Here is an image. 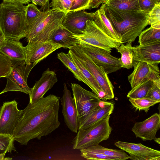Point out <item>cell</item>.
Wrapping results in <instances>:
<instances>
[{
    "label": "cell",
    "mask_w": 160,
    "mask_h": 160,
    "mask_svg": "<svg viewBox=\"0 0 160 160\" xmlns=\"http://www.w3.org/2000/svg\"><path fill=\"white\" fill-rule=\"evenodd\" d=\"M114 145L128 153L129 159L136 160H160V151L147 147L141 143H136L118 141Z\"/></svg>",
    "instance_id": "5bb4252c"
},
{
    "label": "cell",
    "mask_w": 160,
    "mask_h": 160,
    "mask_svg": "<svg viewBox=\"0 0 160 160\" xmlns=\"http://www.w3.org/2000/svg\"><path fill=\"white\" fill-rule=\"evenodd\" d=\"M57 57L68 70L72 73L76 79L88 86L87 80L75 64L69 52L67 53L63 52L58 53Z\"/></svg>",
    "instance_id": "cb8c5ba5"
},
{
    "label": "cell",
    "mask_w": 160,
    "mask_h": 160,
    "mask_svg": "<svg viewBox=\"0 0 160 160\" xmlns=\"http://www.w3.org/2000/svg\"><path fill=\"white\" fill-rule=\"evenodd\" d=\"M71 88L80 125L99 106L102 100L77 83H72Z\"/></svg>",
    "instance_id": "ba28073f"
},
{
    "label": "cell",
    "mask_w": 160,
    "mask_h": 160,
    "mask_svg": "<svg viewBox=\"0 0 160 160\" xmlns=\"http://www.w3.org/2000/svg\"><path fill=\"white\" fill-rule=\"evenodd\" d=\"M141 10L148 13L155 5L160 3V0H138Z\"/></svg>",
    "instance_id": "f35d334b"
},
{
    "label": "cell",
    "mask_w": 160,
    "mask_h": 160,
    "mask_svg": "<svg viewBox=\"0 0 160 160\" xmlns=\"http://www.w3.org/2000/svg\"><path fill=\"white\" fill-rule=\"evenodd\" d=\"M68 52L75 64L87 80L88 86L101 100L104 101L105 94L94 77L77 57L69 49Z\"/></svg>",
    "instance_id": "603a6c76"
},
{
    "label": "cell",
    "mask_w": 160,
    "mask_h": 160,
    "mask_svg": "<svg viewBox=\"0 0 160 160\" xmlns=\"http://www.w3.org/2000/svg\"><path fill=\"white\" fill-rule=\"evenodd\" d=\"M13 66L9 74L6 77L7 82L4 89L0 95L10 91H18L29 94L31 88L27 83L28 75L35 66L28 64L25 61H13Z\"/></svg>",
    "instance_id": "9c48e42d"
},
{
    "label": "cell",
    "mask_w": 160,
    "mask_h": 160,
    "mask_svg": "<svg viewBox=\"0 0 160 160\" xmlns=\"http://www.w3.org/2000/svg\"><path fill=\"white\" fill-rule=\"evenodd\" d=\"M25 47L26 58L25 62L35 66L44 59L55 50L62 48V45L52 40L45 42L30 41Z\"/></svg>",
    "instance_id": "4fadbf2b"
},
{
    "label": "cell",
    "mask_w": 160,
    "mask_h": 160,
    "mask_svg": "<svg viewBox=\"0 0 160 160\" xmlns=\"http://www.w3.org/2000/svg\"><path fill=\"white\" fill-rule=\"evenodd\" d=\"M69 49L77 57L97 81L105 94L104 101L113 99L114 88L103 68L96 65L83 51L79 44H76Z\"/></svg>",
    "instance_id": "52a82bcc"
},
{
    "label": "cell",
    "mask_w": 160,
    "mask_h": 160,
    "mask_svg": "<svg viewBox=\"0 0 160 160\" xmlns=\"http://www.w3.org/2000/svg\"><path fill=\"white\" fill-rule=\"evenodd\" d=\"M110 115L84 129H79L71 143L73 149L80 150L99 144L110 137L112 128L109 123Z\"/></svg>",
    "instance_id": "5b68a950"
},
{
    "label": "cell",
    "mask_w": 160,
    "mask_h": 160,
    "mask_svg": "<svg viewBox=\"0 0 160 160\" xmlns=\"http://www.w3.org/2000/svg\"><path fill=\"white\" fill-rule=\"evenodd\" d=\"M90 0H74L70 11L89 10Z\"/></svg>",
    "instance_id": "ab89813d"
},
{
    "label": "cell",
    "mask_w": 160,
    "mask_h": 160,
    "mask_svg": "<svg viewBox=\"0 0 160 160\" xmlns=\"http://www.w3.org/2000/svg\"><path fill=\"white\" fill-rule=\"evenodd\" d=\"M81 156L87 160H119L115 157H109L103 154L88 151L85 149L80 150Z\"/></svg>",
    "instance_id": "8d00e7d4"
},
{
    "label": "cell",
    "mask_w": 160,
    "mask_h": 160,
    "mask_svg": "<svg viewBox=\"0 0 160 160\" xmlns=\"http://www.w3.org/2000/svg\"><path fill=\"white\" fill-rule=\"evenodd\" d=\"M3 1L20 3L24 4L29 3L31 1V0H3Z\"/></svg>",
    "instance_id": "7bdbcfd3"
},
{
    "label": "cell",
    "mask_w": 160,
    "mask_h": 160,
    "mask_svg": "<svg viewBox=\"0 0 160 160\" xmlns=\"http://www.w3.org/2000/svg\"><path fill=\"white\" fill-rule=\"evenodd\" d=\"M5 154H0V160H5Z\"/></svg>",
    "instance_id": "bcb514c9"
},
{
    "label": "cell",
    "mask_w": 160,
    "mask_h": 160,
    "mask_svg": "<svg viewBox=\"0 0 160 160\" xmlns=\"http://www.w3.org/2000/svg\"><path fill=\"white\" fill-rule=\"evenodd\" d=\"M148 20L151 27L160 29V3L156 4L148 13Z\"/></svg>",
    "instance_id": "d6a6232c"
},
{
    "label": "cell",
    "mask_w": 160,
    "mask_h": 160,
    "mask_svg": "<svg viewBox=\"0 0 160 160\" xmlns=\"http://www.w3.org/2000/svg\"><path fill=\"white\" fill-rule=\"evenodd\" d=\"M26 6L18 2L0 4V30L5 38L20 40L26 37Z\"/></svg>",
    "instance_id": "3957f363"
},
{
    "label": "cell",
    "mask_w": 160,
    "mask_h": 160,
    "mask_svg": "<svg viewBox=\"0 0 160 160\" xmlns=\"http://www.w3.org/2000/svg\"><path fill=\"white\" fill-rule=\"evenodd\" d=\"M158 64L144 62L134 61L132 72L128 76V80L133 89L146 81H160Z\"/></svg>",
    "instance_id": "7c38bea8"
},
{
    "label": "cell",
    "mask_w": 160,
    "mask_h": 160,
    "mask_svg": "<svg viewBox=\"0 0 160 160\" xmlns=\"http://www.w3.org/2000/svg\"><path fill=\"white\" fill-rule=\"evenodd\" d=\"M145 98L160 101V81L153 82Z\"/></svg>",
    "instance_id": "74e56055"
},
{
    "label": "cell",
    "mask_w": 160,
    "mask_h": 160,
    "mask_svg": "<svg viewBox=\"0 0 160 160\" xmlns=\"http://www.w3.org/2000/svg\"><path fill=\"white\" fill-rule=\"evenodd\" d=\"M107 1V0H90L89 10L98 8L101 4L105 3Z\"/></svg>",
    "instance_id": "b9f144b4"
},
{
    "label": "cell",
    "mask_w": 160,
    "mask_h": 160,
    "mask_svg": "<svg viewBox=\"0 0 160 160\" xmlns=\"http://www.w3.org/2000/svg\"><path fill=\"white\" fill-rule=\"evenodd\" d=\"M84 149L89 151L116 158L119 160H127L130 158L129 156L122 150L109 149L103 147L99 144Z\"/></svg>",
    "instance_id": "4316f807"
},
{
    "label": "cell",
    "mask_w": 160,
    "mask_h": 160,
    "mask_svg": "<svg viewBox=\"0 0 160 160\" xmlns=\"http://www.w3.org/2000/svg\"><path fill=\"white\" fill-rule=\"evenodd\" d=\"M134 61L159 64L160 62V43L132 47Z\"/></svg>",
    "instance_id": "d6986e66"
},
{
    "label": "cell",
    "mask_w": 160,
    "mask_h": 160,
    "mask_svg": "<svg viewBox=\"0 0 160 160\" xmlns=\"http://www.w3.org/2000/svg\"><path fill=\"white\" fill-rule=\"evenodd\" d=\"M14 141L13 137L0 133V154H6L8 152L11 153L12 151H16Z\"/></svg>",
    "instance_id": "1f68e13d"
},
{
    "label": "cell",
    "mask_w": 160,
    "mask_h": 160,
    "mask_svg": "<svg viewBox=\"0 0 160 160\" xmlns=\"http://www.w3.org/2000/svg\"><path fill=\"white\" fill-rule=\"evenodd\" d=\"M58 81L54 71L48 68L42 73L39 79L36 82L29 93V102L34 103L43 97L45 93L51 89Z\"/></svg>",
    "instance_id": "ac0fdd59"
},
{
    "label": "cell",
    "mask_w": 160,
    "mask_h": 160,
    "mask_svg": "<svg viewBox=\"0 0 160 160\" xmlns=\"http://www.w3.org/2000/svg\"><path fill=\"white\" fill-rule=\"evenodd\" d=\"M5 38L0 30V48L3 44Z\"/></svg>",
    "instance_id": "ee69618b"
},
{
    "label": "cell",
    "mask_w": 160,
    "mask_h": 160,
    "mask_svg": "<svg viewBox=\"0 0 160 160\" xmlns=\"http://www.w3.org/2000/svg\"><path fill=\"white\" fill-rule=\"evenodd\" d=\"M73 37L78 41V44H85L104 49L110 52L112 49H117L122 44L120 42L111 38L96 25L93 20H88L83 32L75 34Z\"/></svg>",
    "instance_id": "8992f818"
},
{
    "label": "cell",
    "mask_w": 160,
    "mask_h": 160,
    "mask_svg": "<svg viewBox=\"0 0 160 160\" xmlns=\"http://www.w3.org/2000/svg\"><path fill=\"white\" fill-rule=\"evenodd\" d=\"M153 82V81L151 80L144 82L135 88L132 89L128 93L127 97L129 98H131L145 97Z\"/></svg>",
    "instance_id": "f546056e"
},
{
    "label": "cell",
    "mask_w": 160,
    "mask_h": 160,
    "mask_svg": "<svg viewBox=\"0 0 160 160\" xmlns=\"http://www.w3.org/2000/svg\"><path fill=\"white\" fill-rule=\"evenodd\" d=\"M74 0H52L50 7L53 10L62 11L65 14L70 11Z\"/></svg>",
    "instance_id": "836d02e7"
},
{
    "label": "cell",
    "mask_w": 160,
    "mask_h": 160,
    "mask_svg": "<svg viewBox=\"0 0 160 160\" xmlns=\"http://www.w3.org/2000/svg\"><path fill=\"white\" fill-rule=\"evenodd\" d=\"M94 16V12H89L85 10L70 11L65 14L63 25L74 34H81L85 30L87 21L93 20Z\"/></svg>",
    "instance_id": "e0dca14e"
},
{
    "label": "cell",
    "mask_w": 160,
    "mask_h": 160,
    "mask_svg": "<svg viewBox=\"0 0 160 160\" xmlns=\"http://www.w3.org/2000/svg\"><path fill=\"white\" fill-rule=\"evenodd\" d=\"M114 103L102 100L99 106L79 125V129H84L105 118L113 112Z\"/></svg>",
    "instance_id": "ffe728a7"
},
{
    "label": "cell",
    "mask_w": 160,
    "mask_h": 160,
    "mask_svg": "<svg viewBox=\"0 0 160 160\" xmlns=\"http://www.w3.org/2000/svg\"><path fill=\"white\" fill-rule=\"evenodd\" d=\"M65 15L62 11L50 8L41 13L27 26L26 38L30 41L45 42L52 40L58 30L64 28Z\"/></svg>",
    "instance_id": "277c9868"
},
{
    "label": "cell",
    "mask_w": 160,
    "mask_h": 160,
    "mask_svg": "<svg viewBox=\"0 0 160 160\" xmlns=\"http://www.w3.org/2000/svg\"><path fill=\"white\" fill-rule=\"evenodd\" d=\"M138 37V43L140 45L160 43V29L150 26L142 31Z\"/></svg>",
    "instance_id": "83f0119b"
},
{
    "label": "cell",
    "mask_w": 160,
    "mask_h": 160,
    "mask_svg": "<svg viewBox=\"0 0 160 160\" xmlns=\"http://www.w3.org/2000/svg\"><path fill=\"white\" fill-rule=\"evenodd\" d=\"M60 97L50 94L35 102L29 103L14 130L13 137L21 145L30 140H40L58 128Z\"/></svg>",
    "instance_id": "6da1fadb"
},
{
    "label": "cell",
    "mask_w": 160,
    "mask_h": 160,
    "mask_svg": "<svg viewBox=\"0 0 160 160\" xmlns=\"http://www.w3.org/2000/svg\"><path fill=\"white\" fill-rule=\"evenodd\" d=\"M14 100L4 102L0 109V133L13 137L15 128L23 113Z\"/></svg>",
    "instance_id": "8fae6325"
},
{
    "label": "cell",
    "mask_w": 160,
    "mask_h": 160,
    "mask_svg": "<svg viewBox=\"0 0 160 160\" xmlns=\"http://www.w3.org/2000/svg\"><path fill=\"white\" fill-rule=\"evenodd\" d=\"M106 15L121 37V43L134 41L148 25V14L141 10H122L103 3Z\"/></svg>",
    "instance_id": "7a4b0ae2"
},
{
    "label": "cell",
    "mask_w": 160,
    "mask_h": 160,
    "mask_svg": "<svg viewBox=\"0 0 160 160\" xmlns=\"http://www.w3.org/2000/svg\"><path fill=\"white\" fill-rule=\"evenodd\" d=\"M107 1L108 0H107Z\"/></svg>",
    "instance_id": "7dc6e473"
},
{
    "label": "cell",
    "mask_w": 160,
    "mask_h": 160,
    "mask_svg": "<svg viewBox=\"0 0 160 160\" xmlns=\"http://www.w3.org/2000/svg\"><path fill=\"white\" fill-rule=\"evenodd\" d=\"M0 52L12 61H22L26 60L25 47L19 40L5 38L0 48Z\"/></svg>",
    "instance_id": "44dd1931"
},
{
    "label": "cell",
    "mask_w": 160,
    "mask_h": 160,
    "mask_svg": "<svg viewBox=\"0 0 160 160\" xmlns=\"http://www.w3.org/2000/svg\"><path fill=\"white\" fill-rule=\"evenodd\" d=\"M72 33L65 27L57 31L52 40L62 46V48L69 49L77 44V40L73 37Z\"/></svg>",
    "instance_id": "d4e9b609"
},
{
    "label": "cell",
    "mask_w": 160,
    "mask_h": 160,
    "mask_svg": "<svg viewBox=\"0 0 160 160\" xmlns=\"http://www.w3.org/2000/svg\"><path fill=\"white\" fill-rule=\"evenodd\" d=\"M32 3L40 7V10L45 11L50 8V0H31Z\"/></svg>",
    "instance_id": "60d3db41"
},
{
    "label": "cell",
    "mask_w": 160,
    "mask_h": 160,
    "mask_svg": "<svg viewBox=\"0 0 160 160\" xmlns=\"http://www.w3.org/2000/svg\"><path fill=\"white\" fill-rule=\"evenodd\" d=\"M63 94L60 99L64 122L68 128L77 133L79 127L77 113L73 97L66 84H63Z\"/></svg>",
    "instance_id": "9a60e30c"
},
{
    "label": "cell",
    "mask_w": 160,
    "mask_h": 160,
    "mask_svg": "<svg viewBox=\"0 0 160 160\" xmlns=\"http://www.w3.org/2000/svg\"><path fill=\"white\" fill-rule=\"evenodd\" d=\"M104 3L119 10H141L138 0H108Z\"/></svg>",
    "instance_id": "f1b7e54d"
},
{
    "label": "cell",
    "mask_w": 160,
    "mask_h": 160,
    "mask_svg": "<svg viewBox=\"0 0 160 160\" xmlns=\"http://www.w3.org/2000/svg\"><path fill=\"white\" fill-rule=\"evenodd\" d=\"M94 13L93 21L98 27L108 36L121 43V37L106 16L103 4Z\"/></svg>",
    "instance_id": "7402d4cb"
},
{
    "label": "cell",
    "mask_w": 160,
    "mask_h": 160,
    "mask_svg": "<svg viewBox=\"0 0 160 160\" xmlns=\"http://www.w3.org/2000/svg\"><path fill=\"white\" fill-rule=\"evenodd\" d=\"M129 100L136 109L143 110L146 112L148 111L151 107L159 103L160 102L147 98H129Z\"/></svg>",
    "instance_id": "4dcf8cb0"
},
{
    "label": "cell",
    "mask_w": 160,
    "mask_h": 160,
    "mask_svg": "<svg viewBox=\"0 0 160 160\" xmlns=\"http://www.w3.org/2000/svg\"><path fill=\"white\" fill-rule=\"evenodd\" d=\"M79 45L83 51L96 65L102 68L108 74L116 72L122 68L120 58L112 56L109 52L87 44Z\"/></svg>",
    "instance_id": "30bf717a"
},
{
    "label": "cell",
    "mask_w": 160,
    "mask_h": 160,
    "mask_svg": "<svg viewBox=\"0 0 160 160\" xmlns=\"http://www.w3.org/2000/svg\"><path fill=\"white\" fill-rule=\"evenodd\" d=\"M160 126V115L156 113L142 121L135 122L132 131L136 138L144 141H151L156 138V134Z\"/></svg>",
    "instance_id": "2e32d148"
},
{
    "label": "cell",
    "mask_w": 160,
    "mask_h": 160,
    "mask_svg": "<svg viewBox=\"0 0 160 160\" xmlns=\"http://www.w3.org/2000/svg\"><path fill=\"white\" fill-rule=\"evenodd\" d=\"M121 54L120 58L122 68L129 69L132 68L134 62L132 42L121 44L117 49Z\"/></svg>",
    "instance_id": "484cf974"
},
{
    "label": "cell",
    "mask_w": 160,
    "mask_h": 160,
    "mask_svg": "<svg viewBox=\"0 0 160 160\" xmlns=\"http://www.w3.org/2000/svg\"><path fill=\"white\" fill-rule=\"evenodd\" d=\"M12 66V61L0 52V78H6L10 73Z\"/></svg>",
    "instance_id": "e575fe53"
},
{
    "label": "cell",
    "mask_w": 160,
    "mask_h": 160,
    "mask_svg": "<svg viewBox=\"0 0 160 160\" xmlns=\"http://www.w3.org/2000/svg\"><path fill=\"white\" fill-rule=\"evenodd\" d=\"M26 7V21L28 26L41 13L42 11L33 3H28Z\"/></svg>",
    "instance_id": "d590c367"
},
{
    "label": "cell",
    "mask_w": 160,
    "mask_h": 160,
    "mask_svg": "<svg viewBox=\"0 0 160 160\" xmlns=\"http://www.w3.org/2000/svg\"><path fill=\"white\" fill-rule=\"evenodd\" d=\"M156 142L158 144H160V138H156L153 140Z\"/></svg>",
    "instance_id": "f6af8a7d"
}]
</instances>
